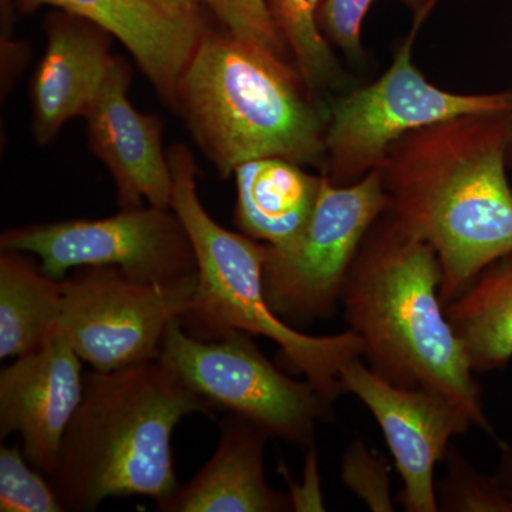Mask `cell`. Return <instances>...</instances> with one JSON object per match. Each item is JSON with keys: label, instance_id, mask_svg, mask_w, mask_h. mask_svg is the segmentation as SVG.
<instances>
[{"label": "cell", "instance_id": "1", "mask_svg": "<svg viewBox=\"0 0 512 512\" xmlns=\"http://www.w3.org/2000/svg\"><path fill=\"white\" fill-rule=\"evenodd\" d=\"M512 113L466 114L393 144L380 167L386 217L439 258L444 306L512 251Z\"/></svg>", "mask_w": 512, "mask_h": 512}, {"label": "cell", "instance_id": "2", "mask_svg": "<svg viewBox=\"0 0 512 512\" xmlns=\"http://www.w3.org/2000/svg\"><path fill=\"white\" fill-rule=\"evenodd\" d=\"M434 249L382 214L350 266L342 306L362 359L384 380L446 396L495 437L483 392L441 301Z\"/></svg>", "mask_w": 512, "mask_h": 512}, {"label": "cell", "instance_id": "3", "mask_svg": "<svg viewBox=\"0 0 512 512\" xmlns=\"http://www.w3.org/2000/svg\"><path fill=\"white\" fill-rule=\"evenodd\" d=\"M214 414L163 360L84 375L49 481L63 512L97 510L107 498L177 493L171 437L190 414Z\"/></svg>", "mask_w": 512, "mask_h": 512}, {"label": "cell", "instance_id": "4", "mask_svg": "<svg viewBox=\"0 0 512 512\" xmlns=\"http://www.w3.org/2000/svg\"><path fill=\"white\" fill-rule=\"evenodd\" d=\"M292 60L205 30L185 67L174 109L222 178L256 158L322 170L328 103Z\"/></svg>", "mask_w": 512, "mask_h": 512}, {"label": "cell", "instance_id": "5", "mask_svg": "<svg viewBox=\"0 0 512 512\" xmlns=\"http://www.w3.org/2000/svg\"><path fill=\"white\" fill-rule=\"evenodd\" d=\"M173 173V210L194 247L198 286L180 323L192 338L218 340L235 330L272 340L286 369L301 373L329 403L345 393L340 372L362 357L353 330L311 336L292 328L269 308L264 292L268 245L221 227L198 197L197 165L183 144L167 151Z\"/></svg>", "mask_w": 512, "mask_h": 512}, {"label": "cell", "instance_id": "6", "mask_svg": "<svg viewBox=\"0 0 512 512\" xmlns=\"http://www.w3.org/2000/svg\"><path fill=\"white\" fill-rule=\"evenodd\" d=\"M427 18H414L409 35L389 69L366 86L328 103L325 164L330 183L350 185L380 170L394 143L419 128L466 116L512 113V89L493 93H454L430 83L413 63V45Z\"/></svg>", "mask_w": 512, "mask_h": 512}, {"label": "cell", "instance_id": "7", "mask_svg": "<svg viewBox=\"0 0 512 512\" xmlns=\"http://www.w3.org/2000/svg\"><path fill=\"white\" fill-rule=\"evenodd\" d=\"M160 359L214 412L237 414L271 439L309 447L319 424L332 420V403L308 380L285 375L241 330L200 340L175 319L165 332Z\"/></svg>", "mask_w": 512, "mask_h": 512}, {"label": "cell", "instance_id": "8", "mask_svg": "<svg viewBox=\"0 0 512 512\" xmlns=\"http://www.w3.org/2000/svg\"><path fill=\"white\" fill-rule=\"evenodd\" d=\"M387 204L380 170L350 185L330 183L323 175L318 204L301 237L266 252L262 281L271 311L295 329L332 316L342 305L360 245Z\"/></svg>", "mask_w": 512, "mask_h": 512}, {"label": "cell", "instance_id": "9", "mask_svg": "<svg viewBox=\"0 0 512 512\" xmlns=\"http://www.w3.org/2000/svg\"><path fill=\"white\" fill-rule=\"evenodd\" d=\"M2 251L40 259V271L63 281L70 269L107 266L144 284H168L198 274L194 247L173 208L138 207L103 220H66L8 229Z\"/></svg>", "mask_w": 512, "mask_h": 512}, {"label": "cell", "instance_id": "10", "mask_svg": "<svg viewBox=\"0 0 512 512\" xmlns=\"http://www.w3.org/2000/svg\"><path fill=\"white\" fill-rule=\"evenodd\" d=\"M59 335L97 372L161 357L168 326L187 311L198 274L168 284H144L107 266H86L63 279Z\"/></svg>", "mask_w": 512, "mask_h": 512}, {"label": "cell", "instance_id": "11", "mask_svg": "<svg viewBox=\"0 0 512 512\" xmlns=\"http://www.w3.org/2000/svg\"><path fill=\"white\" fill-rule=\"evenodd\" d=\"M345 393L373 414L392 453L403 488L399 503L406 512H439L434 470L451 439L466 434L473 421L443 394L409 389L384 380L362 357L340 372Z\"/></svg>", "mask_w": 512, "mask_h": 512}, {"label": "cell", "instance_id": "12", "mask_svg": "<svg viewBox=\"0 0 512 512\" xmlns=\"http://www.w3.org/2000/svg\"><path fill=\"white\" fill-rule=\"evenodd\" d=\"M82 362L59 335L0 372V439L19 433L29 463L46 477L56 470L64 433L82 402Z\"/></svg>", "mask_w": 512, "mask_h": 512}, {"label": "cell", "instance_id": "13", "mask_svg": "<svg viewBox=\"0 0 512 512\" xmlns=\"http://www.w3.org/2000/svg\"><path fill=\"white\" fill-rule=\"evenodd\" d=\"M130 67L116 57L99 96L86 114L87 137L94 156L106 165L116 183L121 210L173 207L174 181L163 124L156 114L140 113L128 100Z\"/></svg>", "mask_w": 512, "mask_h": 512}, {"label": "cell", "instance_id": "14", "mask_svg": "<svg viewBox=\"0 0 512 512\" xmlns=\"http://www.w3.org/2000/svg\"><path fill=\"white\" fill-rule=\"evenodd\" d=\"M47 46L30 84L32 127L39 144L55 140L67 121L86 117L116 57L110 33L60 12L46 22Z\"/></svg>", "mask_w": 512, "mask_h": 512}, {"label": "cell", "instance_id": "15", "mask_svg": "<svg viewBox=\"0 0 512 512\" xmlns=\"http://www.w3.org/2000/svg\"><path fill=\"white\" fill-rule=\"evenodd\" d=\"M22 12L56 6L117 37L157 93L174 107L178 83L205 29L200 16H181L154 0H16Z\"/></svg>", "mask_w": 512, "mask_h": 512}, {"label": "cell", "instance_id": "16", "mask_svg": "<svg viewBox=\"0 0 512 512\" xmlns=\"http://www.w3.org/2000/svg\"><path fill=\"white\" fill-rule=\"evenodd\" d=\"M266 431L237 414L220 423V441L211 460L177 493L157 504L160 512H288L291 495L265 477Z\"/></svg>", "mask_w": 512, "mask_h": 512}, {"label": "cell", "instance_id": "17", "mask_svg": "<svg viewBox=\"0 0 512 512\" xmlns=\"http://www.w3.org/2000/svg\"><path fill=\"white\" fill-rule=\"evenodd\" d=\"M235 227L271 248L301 237L318 204L323 175L279 157L256 158L234 171Z\"/></svg>", "mask_w": 512, "mask_h": 512}, {"label": "cell", "instance_id": "18", "mask_svg": "<svg viewBox=\"0 0 512 512\" xmlns=\"http://www.w3.org/2000/svg\"><path fill=\"white\" fill-rule=\"evenodd\" d=\"M444 309L473 372L504 369L512 360V251L485 266Z\"/></svg>", "mask_w": 512, "mask_h": 512}, {"label": "cell", "instance_id": "19", "mask_svg": "<svg viewBox=\"0 0 512 512\" xmlns=\"http://www.w3.org/2000/svg\"><path fill=\"white\" fill-rule=\"evenodd\" d=\"M63 281L49 278L23 258L0 255V357L36 352L59 336Z\"/></svg>", "mask_w": 512, "mask_h": 512}, {"label": "cell", "instance_id": "20", "mask_svg": "<svg viewBox=\"0 0 512 512\" xmlns=\"http://www.w3.org/2000/svg\"><path fill=\"white\" fill-rule=\"evenodd\" d=\"M323 2L325 0H266L293 64L316 93L343 90L349 80L320 29L319 13Z\"/></svg>", "mask_w": 512, "mask_h": 512}, {"label": "cell", "instance_id": "21", "mask_svg": "<svg viewBox=\"0 0 512 512\" xmlns=\"http://www.w3.org/2000/svg\"><path fill=\"white\" fill-rule=\"evenodd\" d=\"M446 476L436 485L441 512H512V495L498 477L478 471L456 446L448 447Z\"/></svg>", "mask_w": 512, "mask_h": 512}, {"label": "cell", "instance_id": "22", "mask_svg": "<svg viewBox=\"0 0 512 512\" xmlns=\"http://www.w3.org/2000/svg\"><path fill=\"white\" fill-rule=\"evenodd\" d=\"M0 511L63 512L49 478L19 446L0 448Z\"/></svg>", "mask_w": 512, "mask_h": 512}, {"label": "cell", "instance_id": "23", "mask_svg": "<svg viewBox=\"0 0 512 512\" xmlns=\"http://www.w3.org/2000/svg\"><path fill=\"white\" fill-rule=\"evenodd\" d=\"M376 0H325L319 13V25L330 45L353 60L363 57L362 28L370 6ZM412 10L414 18H429L440 0H400Z\"/></svg>", "mask_w": 512, "mask_h": 512}, {"label": "cell", "instance_id": "24", "mask_svg": "<svg viewBox=\"0 0 512 512\" xmlns=\"http://www.w3.org/2000/svg\"><path fill=\"white\" fill-rule=\"evenodd\" d=\"M200 3L214 13L229 35L292 60L275 28L266 0H200Z\"/></svg>", "mask_w": 512, "mask_h": 512}, {"label": "cell", "instance_id": "25", "mask_svg": "<svg viewBox=\"0 0 512 512\" xmlns=\"http://www.w3.org/2000/svg\"><path fill=\"white\" fill-rule=\"evenodd\" d=\"M390 467L386 458L370 450L363 440H353L342 460V480L346 487L372 511L392 512Z\"/></svg>", "mask_w": 512, "mask_h": 512}, {"label": "cell", "instance_id": "26", "mask_svg": "<svg viewBox=\"0 0 512 512\" xmlns=\"http://www.w3.org/2000/svg\"><path fill=\"white\" fill-rule=\"evenodd\" d=\"M500 448V461H498L495 476L503 483L505 490L512 495V443L505 440H497Z\"/></svg>", "mask_w": 512, "mask_h": 512}, {"label": "cell", "instance_id": "27", "mask_svg": "<svg viewBox=\"0 0 512 512\" xmlns=\"http://www.w3.org/2000/svg\"><path fill=\"white\" fill-rule=\"evenodd\" d=\"M158 5L181 16H200V0H154Z\"/></svg>", "mask_w": 512, "mask_h": 512}, {"label": "cell", "instance_id": "28", "mask_svg": "<svg viewBox=\"0 0 512 512\" xmlns=\"http://www.w3.org/2000/svg\"><path fill=\"white\" fill-rule=\"evenodd\" d=\"M2 15L6 18V26L9 28L10 16H12V0H2Z\"/></svg>", "mask_w": 512, "mask_h": 512}, {"label": "cell", "instance_id": "29", "mask_svg": "<svg viewBox=\"0 0 512 512\" xmlns=\"http://www.w3.org/2000/svg\"><path fill=\"white\" fill-rule=\"evenodd\" d=\"M510 164L512 165V146H511V151H510Z\"/></svg>", "mask_w": 512, "mask_h": 512}]
</instances>
